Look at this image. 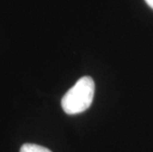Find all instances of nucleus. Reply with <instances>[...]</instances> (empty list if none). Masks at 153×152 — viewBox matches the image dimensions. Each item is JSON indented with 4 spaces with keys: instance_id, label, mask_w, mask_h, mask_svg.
Masks as SVG:
<instances>
[{
    "instance_id": "f03ea898",
    "label": "nucleus",
    "mask_w": 153,
    "mask_h": 152,
    "mask_svg": "<svg viewBox=\"0 0 153 152\" xmlns=\"http://www.w3.org/2000/svg\"><path fill=\"white\" fill-rule=\"evenodd\" d=\"M20 152H51L47 147L34 143H25L20 148Z\"/></svg>"
},
{
    "instance_id": "f257e3e1",
    "label": "nucleus",
    "mask_w": 153,
    "mask_h": 152,
    "mask_svg": "<svg viewBox=\"0 0 153 152\" xmlns=\"http://www.w3.org/2000/svg\"><path fill=\"white\" fill-rule=\"evenodd\" d=\"M94 93V80L89 76L81 77L62 97V110L67 115H77L83 113L92 104Z\"/></svg>"
},
{
    "instance_id": "7ed1b4c3",
    "label": "nucleus",
    "mask_w": 153,
    "mask_h": 152,
    "mask_svg": "<svg viewBox=\"0 0 153 152\" xmlns=\"http://www.w3.org/2000/svg\"><path fill=\"white\" fill-rule=\"evenodd\" d=\"M145 1H146V3H147V4L153 9V0H145Z\"/></svg>"
}]
</instances>
